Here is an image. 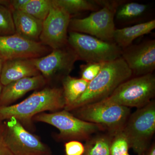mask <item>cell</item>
Here are the masks:
<instances>
[{
  "label": "cell",
  "instance_id": "6da1fadb",
  "mask_svg": "<svg viewBox=\"0 0 155 155\" xmlns=\"http://www.w3.org/2000/svg\"><path fill=\"white\" fill-rule=\"evenodd\" d=\"M63 89L46 87L35 91L21 102L0 106V121L14 119L20 123H30L32 118L45 111L53 112L65 108Z\"/></svg>",
  "mask_w": 155,
  "mask_h": 155
},
{
  "label": "cell",
  "instance_id": "7a4b0ae2",
  "mask_svg": "<svg viewBox=\"0 0 155 155\" xmlns=\"http://www.w3.org/2000/svg\"><path fill=\"white\" fill-rule=\"evenodd\" d=\"M132 75L131 70L122 58L105 63L96 77L89 82L83 94L66 110L72 111L104 99Z\"/></svg>",
  "mask_w": 155,
  "mask_h": 155
},
{
  "label": "cell",
  "instance_id": "3957f363",
  "mask_svg": "<svg viewBox=\"0 0 155 155\" xmlns=\"http://www.w3.org/2000/svg\"><path fill=\"white\" fill-rule=\"evenodd\" d=\"M97 2L101 8L85 18L71 19L69 29L70 31L88 35L104 41L114 42L116 29L114 18L121 2L108 1H97Z\"/></svg>",
  "mask_w": 155,
  "mask_h": 155
},
{
  "label": "cell",
  "instance_id": "277c9868",
  "mask_svg": "<svg viewBox=\"0 0 155 155\" xmlns=\"http://www.w3.org/2000/svg\"><path fill=\"white\" fill-rule=\"evenodd\" d=\"M68 45L78 60L87 63H107L121 58L122 49L114 42L104 41L84 34L69 31Z\"/></svg>",
  "mask_w": 155,
  "mask_h": 155
},
{
  "label": "cell",
  "instance_id": "5b68a950",
  "mask_svg": "<svg viewBox=\"0 0 155 155\" xmlns=\"http://www.w3.org/2000/svg\"><path fill=\"white\" fill-rule=\"evenodd\" d=\"M83 121L101 125L114 134L122 130L130 114L129 108L101 100L72 110Z\"/></svg>",
  "mask_w": 155,
  "mask_h": 155
},
{
  "label": "cell",
  "instance_id": "8992f818",
  "mask_svg": "<svg viewBox=\"0 0 155 155\" xmlns=\"http://www.w3.org/2000/svg\"><path fill=\"white\" fill-rule=\"evenodd\" d=\"M155 93V76L150 73L125 81L110 95L103 100L128 108L138 109L150 102Z\"/></svg>",
  "mask_w": 155,
  "mask_h": 155
},
{
  "label": "cell",
  "instance_id": "52a82bcc",
  "mask_svg": "<svg viewBox=\"0 0 155 155\" xmlns=\"http://www.w3.org/2000/svg\"><path fill=\"white\" fill-rule=\"evenodd\" d=\"M128 118L122 130L134 152L144 155L155 131L154 102L138 108Z\"/></svg>",
  "mask_w": 155,
  "mask_h": 155
},
{
  "label": "cell",
  "instance_id": "ba28073f",
  "mask_svg": "<svg viewBox=\"0 0 155 155\" xmlns=\"http://www.w3.org/2000/svg\"><path fill=\"white\" fill-rule=\"evenodd\" d=\"M32 119L58 128L60 131L58 137L64 140L87 138L93 134L104 129L101 125L83 121L65 110L49 114L41 113Z\"/></svg>",
  "mask_w": 155,
  "mask_h": 155
},
{
  "label": "cell",
  "instance_id": "9c48e42d",
  "mask_svg": "<svg viewBox=\"0 0 155 155\" xmlns=\"http://www.w3.org/2000/svg\"><path fill=\"white\" fill-rule=\"evenodd\" d=\"M4 136L6 145L13 155H49V149L22 123L14 119L6 120Z\"/></svg>",
  "mask_w": 155,
  "mask_h": 155
},
{
  "label": "cell",
  "instance_id": "30bf717a",
  "mask_svg": "<svg viewBox=\"0 0 155 155\" xmlns=\"http://www.w3.org/2000/svg\"><path fill=\"white\" fill-rule=\"evenodd\" d=\"M51 1L49 14L43 21L39 41L54 50L68 45V30L71 16L54 0Z\"/></svg>",
  "mask_w": 155,
  "mask_h": 155
},
{
  "label": "cell",
  "instance_id": "8fae6325",
  "mask_svg": "<svg viewBox=\"0 0 155 155\" xmlns=\"http://www.w3.org/2000/svg\"><path fill=\"white\" fill-rule=\"evenodd\" d=\"M31 60L40 74L48 81L55 77L64 78L69 75L78 58L74 51L67 45L52 50L44 57Z\"/></svg>",
  "mask_w": 155,
  "mask_h": 155
},
{
  "label": "cell",
  "instance_id": "7c38bea8",
  "mask_svg": "<svg viewBox=\"0 0 155 155\" xmlns=\"http://www.w3.org/2000/svg\"><path fill=\"white\" fill-rule=\"evenodd\" d=\"M52 50L40 42L27 39L16 33L0 36V58L4 61L41 58Z\"/></svg>",
  "mask_w": 155,
  "mask_h": 155
},
{
  "label": "cell",
  "instance_id": "4fadbf2b",
  "mask_svg": "<svg viewBox=\"0 0 155 155\" xmlns=\"http://www.w3.org/2000/svg\"><path fill=\"white\" fill-rule=\"evenodd\" d=\"M121 58L132 75L138 76L153 73L155 69V40H149L122 49Z\"/></svg>",
  "mask_w": 155,
  "mask_h": 155
},
{
  "label": "cell",
  "instance_id": "5bb4252c",
  "mask_svg": "<svg viewBox=\"0 0 155 155\" xmlns=\"http://www.w3.org/2000/svg\"><path fill=\"white\" fill-rule=\"evenodd\" d=\"M41 75L25 78L3 86L0 97V106H9L25 94L41 88L47 83Z\"/></svg>",
  "mask_w": 155,
  "mask_h": 155
},
{
  "label": "cell",
  "instance_id": "9a60e30c",
  "mask_svg": "<svg viewBox=\"0 0 155 155\" xmlns=\"http://www.w3.org/2000/svg\"><path fill=\"white\" fill-rule=\"evenodd\" d=\"M41 75L31 59H18L5 61L0 75L3 86L25 78Z\"/></svg>",
  "mask_w": 155,
  "mask_h": 155
},
{
  "label": "cell",
  "instance_id": "2e32d148",
  "mask_svg": "<svg viewBox=\"0 0 155 155\" xmlns=\"http://www.w3.org/2000/svg\"><path fill=\"white\" fill-rule=\"evenodd\" d=\"M11 11L14 20L15 33L27 39L39 41L43 21L37 19L22 11Z\"/></svg>",
  "mask_w": 155,
  "mask_h": 155
},
{
  "label": "cell",
  "instance_id": "e0dca14e",
  "mask_svg": "<svg viewBox=\"0 0 155 155\" xmlns=\"http://www.w3.org/2000/svg\"><path fill=\"white\" fill-rule=\"evenodd\" d=\"M155 28V19L129 27L116 29L113 41L122 49L131 45L136 39L150 33Z\"/></svg>",
  "mask_w": 155,
  "mask_h": 155
},
{
  "label": "cell",
  "instance_id": "ac0fdd59",
  "mask_svg": "<svg viewBox=\"0 0 155 155\" xmlns=\"http://www.w3.org/2000/svg\"><path fill=\"white\" fill-rule=\"evenodd\" d=\"M62 88L67 110L83 94L88 86L89 82L82 78H78L68 75L63 78Z\"/></svg>",
  "mask_w": 155,
  "mask_h": 155
},
{
  "label": "cell",
  "instance_id": "d6986e66",
  "mask_svg": "<svg viewBox=\"0 0 155 155\" xmlns=\"http://www.w3.org/2000/svg\"><path fill=\"white\" fill-rule=\"evenodd\" d=\"M148 8L147 5L136 2L122 3L116 10L115 17L120 21H131L143 16Z\"/></svg>",
  "mask_w": 155,
  "mask_h": 155
},
{
  "label": "cell",
  "instance_id": "ffe728a7",
  "mask_svg": "<svg viewBox=\"0 0 155 155\" xmlns=\"http://www.w3.org/2000/svg\"><path fill=\"white\" fill-rule=\"evenodd\" d=\"M54 2L67 11L71 16L72 14L86 11H95L99 10L100 6L96 1L90 0H54Z\"/></svg>",
  "mask_w": 155,
  "mask_h": 155
},
{
  "label": "cell",
  "instance_id": "44dd1931",
  "mask_svg": "<svg viewBox=\"0 0 155 155\" xmlns=\"http://www.w3.org/2000/svg\"><path fill=\"white\" fill-rule=\"evenodd\" d=\"M111 139L105 136H98L87 142L83 155H110Z\"/></svg>",
  "mask_w": 155,
  "mask_h": 155
},
{
  "label": "cell",
  "instance_id": "7402d4cb",
  "mask_svg": "<svg viewBox=\"0 0 155 155\" xmlns=\"http://www.w3.org/2000/svg\"><path fill=\"white\" fill-rule=\"evenodd\" d=\"M51 3V0H29L21 11L44 21L49 14Z\"/></svg>",
  "mask_w": 155,
  "mask_h": 155
},
{
  "label": "cell",
  "instance_id": "603a6c76",
  "mask_svg": "<svg viewBox=\"0 0 155 155\" xmlns=\"http://www.w3.org/2000/svg\"><path fill=\"white\" fill-rule=\"evenodd\" d=\"M110 146V155H124L128 153L130 147L128 139L122 130L114 134Z\"/></svg>",
  "mask_w": 155,
  "mask_h": 155
},
{
  "label": "cell",
  "instance_id": "cb8c5ba5",
  "mask_svg": "<svg viewBox=\"0 0 155 155\" xmlns=\"http://www.w3.org/2000/svg\"><path fill=\"white\" fill-rule=\"evenodd\" d=\"M15 33L11 10L6 6L0 5V36L11 35Z\"/></svg>",
  "mask_w": 155,
  "mask_h": 155
},
{
  "label": "cell",
  "instance_id": "d4e9b609",
  "mask_svg": "<svg viewBox=\"0 0 155 155\" xmlns=\"http://www.w3.org/2000/svg\"><path fill=\"white\" fill-rule=\"evenodd\" d=\"M104 63H88L81 66V78L89 82L96 77Z\"/></svg>",
  "mask_w": 155,
  "mask_h": 155
},
{
  "label": "cell",
  "instance_id": "484cf974",
  "mask_svg": "<svg viewBox=\"0 0 155 155\" xmlns=\"http://www.w3.org/2000/svg\"><path fill=\"white\" fill-rule=\"evenodd\" d=\"M65 151L66 155H83L84 146L78 140H71L65 143Z\"/></svg>",
  "mask_w": 155,
  "mask_h": 155
},
{
  "label": "cell",
  "instance_id": "4316f807",
  "mask_svg": "<svg viewBox=\"0 0 155 155\" xmlns=\"http://www.w3.org/2000/svg\"><path fill=\"white\" fill-rule=\"evenodd\" d=\"M0 155H13L6 145L4 136V126L0 121Z\"/></svg>",
  "mask_w": 155,
  "mask_h": 155
},
{
  "label": "cell",
  "instance_id": "83f0119b",
  "mask_svg": "<svg viewBox=\"0 0 155 155\" xmlns=\"http://www.w3.org/2000/svg\"><path fill=\"white\" fill-rule=\"evenodd\" d=\"M29 0H10L9 8L11 11H21Z\"/></svg>",
  "mask_w": 155,
  "mask_h": 155
},
{
  "label": "cell",
  "instance_id": "f1b7e54d",
  "mask_svg": "<svg viewBox=\"0 0 155 155\" xmlns=\"http://www.w3.org/2000/svg\"><path fill=\"white\" fill-rule=\"evenodd\" d=\"M144 155H155V145H153L148 150Z\"/></svg>",
  "mask_w": 155,
  "mask_h": 155
},
{
  "label": "cell",
  "instance_id": "f546056e",
  "mask_svg": "<svg viewBox=\"0 0 155 155\" xmlns=\"http://www.w3.org/2000/svg\"><path fill=\"white\" fill-rule=\"evenodd\" d=\"M10 0H0V5L6 6L9 8Z\"/></svg>",
  "mask_w": 155,
  "mask_h": 155
},
{
  "label": "cell",
  "instance_id": "4dcf8cb0",
  "mask_svg": "<svg viewBox=\"0 0 155 155\" xmlns=\"http://www.w3.org/2000/svg\"><path fill=\"white\" fill-rule=\"evenodd\" d=\"M4 61L0 58V75H1L2 69L3 64V63H4Z\"/></svg>",
  "mask_w": 155,
  "mask_h": 155
},
{
  "label": "cell",
  "instance_id": "1f68e13d",
  "mask_svg": "<svg viewBox=\"0 0 155 155\" xmlns=\"http://www.w3.org/2000/svg\"><path fill=\"white\" fill-rule=\"evenodd\" d=\"M3 86L2 84L0 82V97H1V93H2V90Z\"/></svg>",
  "mask_w": 155,
  "mask_h": 155
},
{
  "label": "cell",
  "instance_id": "d6a6232c",
  "mask_svg": "<svg viewBox=\"0 0 155 155\" xmlns=\"http://www.w3.org/2000/svg\"><path fill=\"white\" fill-rule=\"evenodd\" d=\"M124 155H130L129 154H128V153H127L125 154Z\"/></svg>",
  "mask_w": 155,
  "mask_h": 155
},
{
  "label": "cell",
  "instance_id": "836d02e7",
  "mask_svg": "<svg viewBox=\"0 0 155 155\" xmlns=\"http://www.w3.org/2000/svg\"></svg>",
  "mask_w": 155,
  "mask_h": 155
}]
</instances>
